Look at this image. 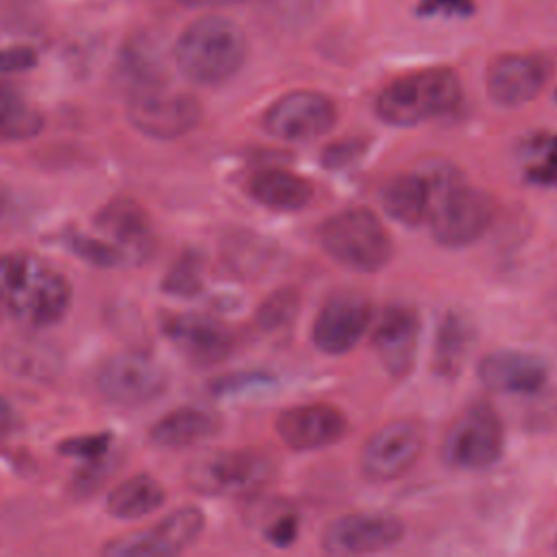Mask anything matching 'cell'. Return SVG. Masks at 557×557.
<instances>
[{"instance_id":"6da1fadb","label":"cell","mask_w":557,"mask_h":557,"mask_svg":"<svg viewBox=\"0 0 557 557\" xmlns=\"http://www.w3.org/2000/svg\"><path fill=\"white\" fill-rule=\"evenodd\" d=\"M72 285L52 263L33 252L0 255V307L26 329H46L65 318Z\"/></svg>"},{"instance_id":"7a4b0ae2","label":"cell","mask_w":557,"mask_h":557,"mask_svg":"<svg viewBox=\"0 0 557 557\" xmlns=\"http://www.w3.org/2000/svg\"><path fill=\"white\" fill-rule=\"evenodd\" d=\"M172 54L185 78L215 87L242 70L248 41L237 22L222 15H202L183 28Z\"/></svg>"},{"instance_id":"3957f363","label":"cell","mask_w":557,"mask_h":557,"mask_svg":"<svg viewBox=\"0 0 557 557\" xmlns=\"http://www.w3.org/2000/svg\"><path fill=\"white\" fill-rule=\"evenodd\" d=\"M429 189L426 224L440 246H470L490 228L496 215L494 198L470 185L457 170L440 168L429 174Z\"/></svg>"},{"instance_id":"277c9868","label":"cell","mask_w":557,"mask_h":557,"mask_svg":"<svg viewBox=\"0 0 557 557\" xmlns=\"http://www.w3.org/2000/svg\"><path fill=\"white\" fill-rule=\"evenodd\" d=\"M461 81L450 67H422L392 78L374 100V113L389 126H416L450 113L461 102Z\"/></svg>"},{"instance_id":"5b68a950","label":"cell","mask_w":557,"mask_h":557,"mask_svg":"<svg viewBox=\"0 0 557 557\" xmlns=\"http://www.w3.org/2000/svg\"><path fill=\"white\" fill-rule=\"evenodd\" d=\"M318 242L335 263L352 272H379L394 255L387 228L366 207H350L322 220Z\"/></svg>"},{"instance_id":"8992f818","label":"cell","mask_w":557,"mask_h":557,"mask_svg":"<svg viewBox=\"0 0 557 557\" xmlns=\"http://www.w3.org/2000/svg\"><path fill=\"white\" fill-rule=\"evenodd\" d=\"M274 459L257 448H218L194 457L185 483L205 496H246L274 479Z\"/></svg>"},{"instance_id":"52a82bcc","label":"cell","mask_w":557,"mask_h":557,"mask_svg":"<svg viewBox=\"0 0 557 557\" xmlns=\"http://www.w3.org/2000/svg\"><path fill=\"white\" fill-rule=\"evenodd\" d=\"M170 376L165 368L146 352L122 350L109 355L94 374L98 394L120 407H144L165 394Z\"/></svg>"},{"instance_id":"ba28073f","label":"cell","mask_w":557,"mask_h":557,"mask_svg":"<svg viewBox=\"0 0 557 557\" xmlns=\"http://www.w3.org/2000/svg\"><path fill=\"white\" fill-rule=\"evenodd\" d=\"M505 431L487 403H472L448 426L442 459L457 470H485L500 459Z\"/></svg>"},{"instance_id":"9c48e42d","label":"cell","mask_w":557,"mask_h":557,"mask_svg":"<svg viewBox=\"0 0 557 557\" xmlns=\"http://www.w3.org/2000/svg\"><path fill=\"white\" fill-rule=\"evenodd\" d=\"M424 442L422 422L411 418L392 420L366 440L359 453V468L370 481H396L418 463Z\"/></svg>"},{"instance_id":"30bf717a","label":"cell","mask_w":557,"mask_h":557,"mask_svg":"<svg viewBox=\"0 0 557 557\" xmlns=\"http://www.w3.org/2000/svg\"><path fill=\"white\" fill-rule=\"evenodd\" d=\"M205 529V513L198 507H178L157 524L109 540L102 555L109 557H170L187 550Z\"/></svg>"},{"instance_id":"8fae6325","label":"cell","mask_w":557,"mask_h":557,"mask_svg":"<svg viewBox=\"0 0 557 557\" xmlns=\"http://www.w3.org/2000/svg\"><path fill=\"white\" fill-rule=\"evenodd\" d=\"M263 128L283 141H311L337 122L333 98L315 89H294L278 96L261 117Z\"/></svg>"},{"instance_id":"7c38bea8","label":"cell","mask_w":557,"mask_h":557,"mask_svg":"<svg viewBox=\"0 0 557 557\" xmlns=\"http://www.w3.org/2000/svg\"><path fill=\"white\" fill-rule=\"evenodd\" d=\"M126 115L133 128L148 137L176 139L196 128L202 117V107L189 94L157 87L131 94Z\"/></svg>"},{"instance_id":"4fadbf2b","label":"cell","mask_w":557,"mask_h":557,"mask_svg":"<svg viewBox=\"0 0 557 557\" xmlns=\"http://www.w3.org/2000/svg\"><path fill=\"white\" fill-rule=\"evenodd\" d=\"M553 76V63L540 52H500L490 59L485 89L500 107H520L535 100Z\"/></svg>"},{"instance_id":"5bb4252c","label":"cell","mask_w":557,"mask_h":557,"mask_svg":"<svg viewBox=\"0 0 557 557\" xmlns=\"http://www.w3.org/2000/svg\"><path fill=\"white\" fill-rule=\"evenodd\" d=\"M374 320V307L366 294L342 289L331 294L311 329L313 346L326 355H344L357 346Z\"/></svg>"},{"instance_id":"9a60e30c","label":"cell","mask_w":557,"mask_h":557,"mask_svg":"<svg viewBox=\"0 0 557 557\" xmlns=\"http://www.w3.org/2000/svg\"><path fill=\"white\" fill-rule=\"evenodd\" d=\"M405 524L398 516L366 511L335 518L322 533L320 544L329 555H368L400 542Z\"/></svg>"},{"instance_id":"2e32d148","label":"cell","mask_w":557,"mask_h":557,"mask_svg":"<svg viewBox=\"0 0 557 557\" xmlns=\"http://www.w3.org/2000/svg\"><path fill=\"white\" fill-rule=\"evenodd\" d=\"M161 331L187 361L202 368L224 361L235 348L231 329L202 313H165Z\"/></svg>"},{"instance_id":"e0dca14e","label":"cell","mask_w":557,"mask_h":557,"mask_svg":"<svg viewBox=\"0 0 557 557\" xmlns=\"http://www.w3.org/2000/svg\"><path fill=\"white\" fill-rule=\"evenodd\" d=\"M348 431L346 416L326 403L296 405L276 418L281 442L294 450H318L339 442Z\"/></svg>"},{"instance_id":"ac0fdd59","label":"cell","mask_w":557,"mask_h":557,"mask_svg":"<svg viewBox=\"0 0 557 557\" xmlns=\"http://www.w3.org/2000/svg\"><path fill=\"white\" fill-rule=\"evenodd\" d=\"M420 320L411 307H387L372 333V346L381 366L396 379L407 376L416 363Z\"/></svg>"},{"instance_id":"d6986e66","label":"cell","mask_w":557,"mask_h":557,"mask_svg":"<svg viewBox=\"0 0 557 557\" xmlns=\"http://www.w3.org/2000/svg\"><path fill=\"white\" fill-rule=\"evenodd\" d=\"M548 361L533 352L500 350L485 355L476 366L479 381L494 392L533 394L548 381Z\"/></svg>"},{"instance_id":"ffe728a7","label":"cell","mask_w":557,"mask_h":557,"mask_svg":"<svg viewBox=\"0 0 557 557\" xmlns=\"http://www.w3.org/2000/svg\"><path fill=\"white\" fill-rule=\"evenodd\" d=\"M96 226L104 231L117 248L133 259H146L150 257L154 248V237H152V224L146 213V209L128 198V196H117L109 200L96 215Z\"/></svg>"},{"instance_id":"44dd1931","label":"cell","mask_w":557,"mask_h":557,"mask_svg":"<svg viewBox=\"0 0 557 557\" xmlns=\"http://www.w3.org/2000/svg\"><path fill=\"white\" fill-rule=\"evenodd\" d=\"M0 361L9 374L30 383H52L63 372V352L35 335L9 337L0 348Z\"/></svg>"},{"instance_id":"7402d4cb","label":"cell","mask_w":557,"mask_h":557,"mask_svg":"<svg viewBox=\"0 0 557 557\" xmlns=\"http://www.w3.org/2000/svg\"><path fill=\"white\" fill-rule=\"evenodd\" d=\"M222 426L218 413L205 407H176L150 426V442L161 448H187L213 437Z\"/></svg>"},{"instance_id":"603a6c76","label":"cell","mask_w":557,"mask_h":557,"mask_svg":"<svg viewBox=\"0 0 557 557\" xmlns=\"http://www.w3.org/2000/svg\"><path fill=\"white\" fill-rule=\"evenodd\" d=\"M248 194L274 211H300L313 198V185L285 168H261L250 174Z\"/></svg>"},{"instance_id":"cb8c5ba5","label":"cell","mask_w":557,"mask_h":557,"mask_svg":"<svg viewBox=\"0 0 557 557\" xmlns=\"http://www.w3.org/2000/svg\"><path fill=\"white\" fill-rule=\"evenodd\" d=\"M117 76L131 94L165 87V61L159 41L148 35L128 39L120 50Z\"/></svg>"},{"instance_id":"d4e9b609","label":"cell","mask_w":557,"mask_h":557,"mask_svg":"<svg viewBox=\"0 0 557 557\" xmlns=\"http://www.w3.org/2000/svg\"><path fill=\"white\" fill-rule=\"evenodd\" d=\"M474 344V326L472 322L457 313L448 311L442 315L437 331H435V342H433V370L442 379H455Z\"/></svg>"},{"instance_id":"484cf974","label":"cell","mask_w":557,"mask_h":557,"mask_svg":"<svg viewBox=\"0 0 557 557\" xmlns=\"http://www.w3.org/2000/svg\"><path fill=\"white\" fill-rule=\"evenodd\" d=\"M429 176L398 174L381 189V205L387 215L405 226H420L429 211Z\"/></svg>"},{"instance_id":"4316f807","label":"cell","mask_w":557,"mask_h":557,"mask_svg":"<svg viewBox=\"0 0 557 557\" xmlns=\"http://www.w3.org/2000/svg\"><path fill=\"white\" fill-rule=\"evenodd\" d=\"M165 500L163 485L150 474H133L107 496V511L117 520H139L157 511Z\"/></svg>"},{"instance_id":"83f0119b","label":"cell","mask_w":557,"mask_h":557,"mask_svg":"<svg viewBox=\"0 0 557 557\" xmlns=\"http://www.w3.org/2000/svg\"><path fill=\"white\" fill-rule=\"evenodd\" d=\"M44 128V115L33 109L20 91L0 83V144L26 141L39 135Z\"/></svg>"},{"instance_id":"f1b7e54d","label":"cell","mask_w":557,"mask_h":557,"mask_svg":"<svg viewBox=\"0 0 557 557\" xmlns=\"http://www.w3.org/2000/svg\"><path fill=\"white\" fill-rule=\"evenodd\" d=\"M272 242L250 233H237L224 244V263L233 274L257 276L272 259Z\"/></svg>"},{"instance_id":"f546056e","label":"cell","mask_w":557,"mask_h":557,"mask_svg":"<svg viewBox=\"0 0 557 557\" xmlns=\"http://www.w3.org/2000/svg\"><path fill=\"white\" fill-rule=\"evenodd\" d=\"M205 287V259L196 250L181 252L168 268L161 281V289L176 298H191Z\"/></svg>"},{"instance_id":"4dcf8cb0","label":"cell","mask_w":557,"mask_h":557,"mask_svg":"<svg viewBox=\"0 0 557 557\" xmlns=\"http://www.w3.org/2000/svg\"><path fill=\"white\" fill-rule=\"evenodd\" d=\"M529 163L524 168L527 181L553 187L557 185V133H537L529 137Z\"/></svg>"},{"instance_id":"1f68e13d","label":"cell","mask_w":557,"mask_h":557,"mask_svg":"<svg viewBox=\"0 0 557 557\" xmlns=\"http://www.w3.org/2000/svg\"><path fill=\"white\" fill-rule=\"evenodd\" d=\"M300 311V294L294 287H281L274 289L255 313L257 326L263 331H278L289 326Z\"/></svg>"},{"instance_id":"d6a6232c","label":"cell","mask_w":557,"mask_h":557,"mask_svg":"<svg viewBox=\"0 0 557 557\" xmlns=\"http://www.w3.org/2000/svg\"><path fill=\"white\" fill-rule=\"evenodd\" d=\"M65 244L85 263H91L98 268H115L126 261V255L115 244H109L98 237H89L83 233H67Z\"/></svg>"},{"instance_id":"836d02e7","label":"cell","mask_w":557,"mask_h":557,"mask_svg":"<svg viewBox=\"0 0 557 557\" xmlns=\"http://www.w3.org/2000/svg\"><path fill=\"white\" fill-rule=\"evenodd\" d=\"M111 448V435L109 433H94V435H81L70 437L59 444V453L67 457H76L87 463V468H98Z\"/></svg>"},{"instance_id":"e575fe53","label":"cell","mask_w":557,"mask_h":557,"mask_svg":"<svg viewBox=\"0 0 557 557\" xmlns=\"http://www.w3.org/2000/svg\"><path fill=\"white\" fill-rule=\"evenodd\" d=\"M476 11V0H418V13L426 17H468Z\"/></svg>"},{"instance_id":"d590c367","label":"cell","mask_w":557,"mask_h":557,"mask_svg":"<svg viewBox=\"0 0 557 557\" xmlns=\"http://www.w3.org/2000/svg\"><path fill=\"white\" fill-rule=\"evenodd\" d=\"M37 65V52L28 46H9L0 48V74L26 72Z\"/></svg>"},{"instance_id":"8d00e7d4","label":"cell","mask_w":557,"mask_h":557,"mask_svg":"<svg viewBox=\"0 0 557 557\" xmlns=\"http://www.w3.org/2000/svg\"><path fill=\"white\" fill-rule=\"evenodd\" d=\"M363 150V144L357 141V139H344V141H337V144H331L324 154H322V161L326 168H342L350 161H355Z\"/></svg>"},{"instance_id":"74e56055","label":"cell","mask_w":557,"mask_h":557,"mask_svg":"<svg viewBox=\"0 0 557 557\" xmlns=\"http://www.w3.org/2000/svg\"><path fill=\"white\" fill-rule=\"evenodd\" d=\"M298 531V522L294 516H283L278 518L270 529H268V542L276 544V546H287L294 542Z\"/></svg>"},{"instance_id":"f35d334b","label":"cell","mask_w":557,"mask_h":557,"mask_svg":"<svg viewBox=\"0 0 557 557\" xmlns=\"http://www.w3.org/2000/svg\"><path fill=\"white\" fill-rule=\"evenodd\" d=\"M17 411L13 409V405L0 396V437H7L15 426H17Z\"/></svg>"},{"instance_id":"ab89813d","label":"cell","mask_w":557,"mask_h":557,"mask_svg":"<svg viewBox=\"0 0 557 557\" xmlns=\"http://www.w3.org/2000/svg\"><path fill=\"white\" fill-rule=\"evenodd\" d=\"M189 7H222V4H233V2H242V0H181Z\"/></svg>"},{"instance_id":"60d3db41","label":"cell","mask_w":557,"mask_h":557,"mask_svg":"<svg viewBox=\"0 0 557 557\" xmlns=\"http://www.w3.org/2000/svg\"><path fill=\"white\" fill-rule=\"evenodd\" d=\"M0 309H2V307H0Z\"/></svg>"}]
</instances>
